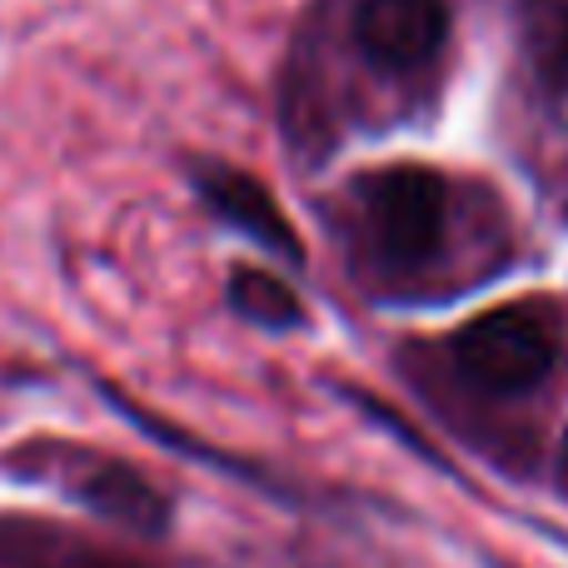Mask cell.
Wrapping results in <instances>:
<instances>
[{"mask_svg":"<svg viewBox=\"0 0 568 568\" xmlns=\"http://www.w3.org/2000/svg\"><path fill=\"white\" fill-rule=\"evenodd\" d=\"M454 364L489 394H529L559 364V320L544 304H504L454 334Z\"/></svg>","mask_w":568,"mask_h":568,"instance_id":"obj_1","label":"cell"},{"mask_svg":"<svg viewBox=\"0 0 568 568\" xmlns=\"http://www.w3.org/2000/svg\"><path fill=\"white\" fill-rule=\"evenodd\" d=\"M364 215H369L374 245L394 265H419L439 250L444 220H449V185L444 175L424 165H389L364 180L359 190Z\"/></svg>","mask_w":568,"mask_h":568,"instance_id":"obj_2","label":"cell"},{"mask_svg":"<svg viewBox=\"0 0 568 568\" xmlns=\"http://www.w3.org/2000/svg\"><path fill=\"white\" fill-rule=\"evenodd\" d=\"M354 40L384 70H419L449 40V6L444 0H359Z\"/></svg>","mask_w":568,"mask_h":568,"instance_id":"obj_3","label":"cell"},{"mask_svg":"<svg viewBox=\"0 0 568 568\" xmlns=\"http://www.w3.org/2000/svg\"><path fill=\"white\" fill-rule=\"evenodd\" d=\"M190 180H195L200 200H205L225 225H235L240 235L265 245L275 260H284V265H304L300 235H294V225L275 205V195H270L255 175H245V170H235V165H220V160H195V165H190Z\"/></svg>","mask_w":568,"mask_h":568,"instance_id":"obj_4","label":"cell"},{"mask_svg":"<svg viewBox=\"0 0 568 568\" xmlns=\"http://www.w3.org/2000/svg\"><path fill=\"white\" fill-rule=\"evenodd\" d=\"M70 494H75L85 509H95L100 519H115L135 534H165L170 524V504L145 474H135L130 464L115 459H90L85 469L70 479Z\"/></svg>","mask_w":568,"mask_h":568,"instance_id":"obj_5","label":"cell"},{"mask_svg":"<svg viewBox=\"0 0 568 568\" xmlns=\"http://www.w3.org/2000/svg\"><path fill=\"white\" fill-rule=\"evenodd\" d=\"M230 304H235L250 324H260V329H294V324H304L300 294L280 275L255 270V265H240L235 275H230Z\"/></svg>","mask_w":568,"mask_h":568,"instance_id":"obj_6","label":"cell"},{"mask_svg":"<svg viewBox=\"0 0 568 568\" xmlns=\"http://www.w3.org/2000/svg\"><path fill=\"white\" fill-rule=\"evenodd\" d=\"M524 36H529V55L539 60L544 80L568 95V0H529Z\"/></svg>","mask_w":568,"mask_h":568,"instance_id":"obj_7","label":"cell"}]
</instances>
